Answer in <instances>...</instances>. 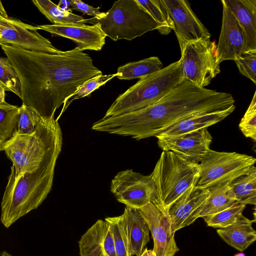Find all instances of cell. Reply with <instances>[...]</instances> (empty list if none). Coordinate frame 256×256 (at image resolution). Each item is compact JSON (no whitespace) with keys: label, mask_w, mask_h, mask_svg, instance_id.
<instances>
[{"label":"cell","mask_w":256,"mask_h":256,"mask_svg":"<svg viewBox=\"0 0 256 256\" xmlns=\"http://www.w3.org/2000/svg\"><path fill=\"white\" fill-rule=\"evenodd\" d=\"M162 68V63L157 56L126 64L118 68L116 76L120 80H130L140 78L156 72Z\"/></svg>","instance_id":"25"},{"label":"cell","mask_w":256,"mask_h":256,"mask_svg":"<svg viewBox=\"0 0 256 256\" xmlns=\"http://www.w3.org/2000/svg\"><path fill=\"white\" fill-rule=\"evenodd\" d=\"M222 27L216 44L220 63L226 60H234L246 50L244 34L230 9L222 0Z\"/></svg>","instance_id":"17"},{"label":"cell","mask_w":256,"mask_h":256,"mask_svg":"<svg viewBox=\"0 0 256 256\" xmlns=\"http://www.w3.org/2000/svg\"><path fill=\"white\" fill-rule=\"evenodd\" d=\"M184 81L180 59L140 78L120 94L104 117L118 116L148 106L162 98Z\"/></svg>","instance_id":"5"},{"label":"cell","mask_w":256,"mask_h":256,"mask_svg":"<svg viewBox=\"0 0 256 256\" xmlns=\"http://www.w3.org/2000/svg\"><path fill=\"white\" fill-rule=\"evenodd\" d=\"M234 105L232 96L184 81L156 103L144 108L94 122L92 129L139 140L156 136L174 124L199 114Z\"/></svg>","instance_id":"2"},{"label":"cell","mask_w":256,"mask_h":256,"mask_svg":"<svg viewBox=\"0 0 256 256\" xmlns=\"http://www.w3.org/2000/svg\"><path fill=\"white\" fill-rule=\"evenodd\" d=\"M41 119L32 108L22 104L18 107L16 133L27 134L33 132Z\"/></svg>","instance_id":"33"},{"label":"cell","mask_w":256,"mask_h":256,"mask_svg":"<svg viewBox=\"0 0 256 256\" xmlns=\"http://www.w3.org/2000/svg\"><path fill=\"white\" fill-rule=\"evenodd\" d=\"M59 154L48 158L35 171L18 177L15 176L12 166L1 203L0 221L6 228L36 209L46 198L52 188Z\"/></svg>","instance_id":"3"},{"label":"cell","mask_w":256,"mask_h":256,"mask_svg":"<svg viewBox=\"0 0 256 256\" xmlns=\"http://www.w3.org/2000/svg\"><path fill=\"white\" fill-rule=\"evenodd\" d=\"M0 16H1V15L0 14Z\"/></svg>","instance_id":"42"},{"label":"cell","mask_w":256,"mask_h":256,"mask_svg":"<svg viewBox=\"0 0 256 256\" xmlns=\"http://www.w3.org/2000/svg\"><path fill=\"white\" fill-rule=\"evenodd\" d=\"M148 224L156 256H174L180 250L167 212L156 202H150L138 210Z\"/></svg>","instance_id":"12"},{"label":"cell","mask_w":256,"mask_h":256,"mask_svg":"<svg viewBox=\"0 0 256 256\" xmlns=\"http://www.w3.org/2000/svg\"></svg>","instance_id":"43"},{"label":"cell","mask_w":256,"mask_h":256,"mask_svg":"<svg viewBox=\"0 0 256 256\" xmlns=\"http://www.w3.org/2000/svg\"><path fill=\"white\" fill-rule=\"evenodd\" d=\"M52 34L70 39L80 50H100L106 42V36L97 25L64 23L38 26Z\"/></svg>","instance_id":"15"},{"label":"cell","mask_w":256,"mask_h":256,"mask_svg":"<svg viewBox=\"0 0 256 256\" xmlns=\"http://www.w3.org/2000/svg\"><path fill=\"white\" fill-rule=\"evenodd\" d=\"M130 256H140L150 242L148 226L138 210L126 207L123 212Z\"/></svg>","instance_id":"19"},{"label":"cell","mask_w":256,"mask_h":256,"mask_svg":"<svg viewBox=\"0 0 256 256\" xmlns=\"http://www.w3.org/2000/svg\"><path fill=\"white\" fill-rule=\"evenodd\" d=\"M256 162L255 158L236 152L208 150L199 164L200 174L196 186L208 188L230 184L247 174Z\"/></svg>","instance_id":"8"},{"label":"cell","mask_w":256,"mask_h":256,"mask_svg":"<svg viewBox=\"0 0 256 256\" xmlns=\"http://www.w3.org/2000/svg\"><path fill=\"white\" fill-rule=\"evenodd\" d=\"M0 84L5 90L14 93L22 100L18 76L7 58L0 57Z\"/></svg>","instance_id":"31"},{"label":"cell","mask_w":256,"mask_h":256,"mask_svg":"<svg viewBox=\"0 0 256 256\" xmlns=\"http://www.w3.org/2000/svg\"><path fill=\"white\" fill-rule=\"evenodd\" d=\"M200 174L199 164L173 152L163 151L150 174L156 187L154 202L167 212L183 193L196 185Z\"/></svg>","instance_id":"6"},{"label":"cell","mask_w":256,"mask_h":256,"mask_svg":"<svg viewBox=\"0 0 256 256\" xmlns=\"http://www.w3.org/2000/svg\"><path fill=\"white\" fill-rule=\"evenodd\" d=\"M80 256H116L109 224L98 220L78 241Z\"/></svg>","instance_id":"18"},{"label":"cell","mask_w":256,"mask_h":256,"mask_svg":"<svg viewBox=\"0 0 256 256\" xmlns=\"http://www.w3.org/2000/svg\"><path fill=\"white\" fill-rule=\"evenodd\" d=\"M180 50L184 80L205 88L220 72L216 44L210 39L188 42Z\"/></svg>","instance_id":"9"},{"label":"cell","mask_w":256,"mask_h":256,"mask_svg":"<svg viewBox=\"0 0 256 256\" xmlns=\"http://www.w3.org/2000/svg\"><path fill=\"white\" fill-rule=\"evenodd\" d=\"M110 191L126 207L139 210L156 199L154 182L150 174L143 175L126 170L118 172L111 181Z\"/></svg>","instance_id":"10"},{"label":"cell","mask_w":256,"mask_h":256,"mask_svg":"<svg viewBox=\"0 0 256 256\" xmlns=\"http://www.w3.org/2000/svg\"><path fill=\"white\" fill-rule=\"evenodd\" d=\"M238 203L256 204V168L252 166L244 175L239 176L229 184Z\"/></svg>","instance_id":"24"},{"label":"cell","mask_w":256,"mask_h":256,"mask_svg":"<svg viewBox=\"0 0 256 256\" xmlns=\"http://www.w3.org/2000/svg\"><path fill=\"white\" fill-rule=\"evenodd\" d=\"M58 6L62 10L65 12H72V10L70 8V1L66 0H60Z\"/></svg>","instance_id":"37"},{"label":"cell","mask_w":256,"mask_h":256,"mask_svg":"<svg viewBox=\"0 0 256 256\" xmlns=\"http://www.w3.org/2000/svg\"><path fill=\"white\" fill-rule=\"evenodd\" d=\"M174 22L180 50L188 42L209 40L210 34L186 0H162Z\"/></svg>","instance_id":"13"},{"label":"cell","mask_w":256,"mask_h":256,"mask_svg":"<svg viewBox=\"0 0 256 256\" xmlns=\"http://www.w3.org/2000/svg\"><path fill=\"white\" fill-rule=\"evenodd\" d=\"M235 108L234 105L223 110L192 116L174 124L157 136H174L208 128L224 120L234 111Z\"/></svg>","instance_id":"21"},{"label":"cell","mask_w":256,"mask_h":256,"mask_svg":"<svg viewBox=\"0 0 256 256\" xmlns=\"http://www.w3.org/2000/svg\"><path fill=\"white\" fill-rule=\"evenodd\" d=\"M0 46L18 76L22 104L44 120L54 118L80 86L102 74L91 57L77 48L54 54Z\"/></svg>","instance_id":"1"},{"label":"cell","mask_w":256,"mask_h":256,"mask_svg":"<svg viewBox=\"0 0 256 256\" xmlns=\"http://www.w3.org/2000/svg\"><path fill=\"white\" fill-rule=\"evenodd\" d=\"M239 128L243 134L256 141V92L248 110L242 118Z\"/></svg>","instance_id":"34"},{"label":"cell","mask_w":256,"mask_h":256,"mask_svg":"<svg viewBox=\"0 0 256 256\" xmlns=\"http://www.w3.org/2000/svg\"><path fill=\"white\" fill-rule=\"evenodd\" d=\"M242 28L246 50H256V0H224Z\"/></svg>","instance_id":"20"},{"label":"cell","mask_w":256,"mask_h":256,"mask_svg":"<svg viewBox=\"0 0 256 256\" xmlns=\"http://www.w3.org/2000/svg\"><path fill=\"white\" fill-rule=\"evenodd\" d=\"M112 230L116 256H130L123 214L104 218Z\"/></svg>","instance_id":"29"},{"label":"cell","mask_w":256,"mask_h":256,"mask_svg":"<svg viewBox=\"0 0 256 256\" xmlns=\"http://www.w3.org/2000/svg\"><path fill=\"white\" fill-rule=\"evenodd\" d=\"M208 188L192 186L183 193L168 208L167 214L173 231L194 223L199 218L200 212L206 200Z\"/></svg>","instance_id":"16"},{"label":"cell","mask_w":256,"mask_h":256,"mask_svg":"<svg viewBox=\"0 0 256 256\" xmlns=\"http://www.w3.org/2000/svg\"><path fill=\"white\" fill-rule=\"evenodd\" d=\"M62 144V130L54 117L41 119L30 134L16 132L4 144L3 150L12 162L15 176L18 177L35 171L48 158L60 154Z\"/></svg>","instance_id":"4"},{"label":"cell","mask_w":256,"mask_h":256,"mask_svg":"<svg viewBox=\"0 0 256 256\" xmlns=\"http://www.w3.org/2000/svg\"><path fill=\"white\" fill-rule=\"evenodd\" d=\"M18 110L6 102L0 104V152L16 132Z\"/></svg>","instance_id":"27"},{"label":"cell","mask_w":256,"mask_h":256,"mask_svg":"<svg viewBox=\"0 0 256 256\" xmlns=\"http://www.w3.org/2000/svg\"><path fill=\"white\" fill-rule=\"evenodd\" d=\"M0 14L2 16H3L5 18H8V15L6 11L5 10L0 0Z\"/></svg>","instance_id":"40"},{"label":"cell","mask_w":256,"mask_h":256,"mask_svg":"<svg viewBox=\"0 0 256 256\" xmlns=\"http://www.w3.org/2000/svg\"><path fill=\"white\" fill-rule=\"evenodd\" d=\"M5 90L0 84V104L5 103Z\"/></svg>","instance_id":"39"},{"label":"cell","mask_w":256,"mask_h":256,"mask_svg":"<svg viewBox=\"0 0 256 256\" xmlns=\"http://www.w3.org/2000/svg\"><path fill=\"white\" fill-rule=\"evenodd\" d=\"M208 198L202 208L199 218L222 211L236 203L229 184H223L208 188Z\"/></svg>","instance_id":"23"},{"label":"cell","mask_w":256,"mask_h":256,"mask_svg":"<svg viewBox=\"0 0 256 256\" xmlns=\"http://www.w3.org/2000/svg\"><path fill=\"white\" fill-rule=\"evenodd\" d=\"M32 2L40 12L53 24H79L84 20L81 16L61 10L50 0H33Z\"/></svg>","instance_id":"28"},{"label":"cell","mask_w":256,"mask_h":256,"mask_svg":"<svg viewBox=\"0 0 256 256\" xmlns=\"http://www.w3.org/2000/svg\"><path fill=\"white\" fill-rule=\"evenodd\" d=\"M70 8L77 10L96 18H102L104 12L100 11V8H94L80 0H70Z\"/></svg>","instance_id":"36"},{"label":"cell","mask_w":256,"mask_h":256,"mask_svg":"<svg viewBox=\"0 0 256 256\" xmlns=\"http://www.w3.org/2000/svg\"><path fill=\"white\" fill-rule=\"evenodd\" d=\"M254 220H250L243 214L232 224L216 232L227 244L241 252L256 240V232L252 226Z\"/></svg>","instance_id":"22"},{"label":"cell","mask_w":256,"mask_h":256,"mask_svg":"<svg viewBox=\"0 0 256 256\" xmlns=\"http://www.w3.org/2000/svg\"><path fill=\"white\" fill-rule=\"evenodd\" d=\"M234 61L240 72L256 84V50L245 51Z\"/></svg>","instance_id":"35"},{"label":"cell","mask_w":256,"mask_h":256,"mask_svg":"<svg viewBox=\"0 0 256 256\" xmlns=\"http://www.w3.org/2000/svg\"><path fill=\"white\" fill-rule=\"evenodd\" d=\"M80 24L97 25L112 40H131L158 29V25L136 0H119L100 18L84 19Z\"/></svg>","instance_id":"7"},{"label":"cell","mask_w":256,"mask_h":256,"mask_svg":"<svg viewBox=\"0 0 256 256\" xmlns=\"http://www.w3.org/2000/svg\"><path fill=\"white\" fill-rule=\"evenodd\" d=\"M163 151H172L194 163L198 164L210 150L212 138L207 128L174 136H156Z\"/></svg>","instance_id":"14"},{"label":"cell","mask_w":256,"mask_h":256,"mask_svg":"<svg viewBox=\"0 0 256 256\" xmlns=\"http://www.w3.org/2000/svg\"><path fill=\"white\" fill-rule=\"evenodd\" d=\"M246 206L236 202L222 211L202 218L208 226L218 228H224L238 220L242 215Z\"/></svg>","instance_id":"30"},{"label":"cell","mask_w":256,"mask_h":256,"mask_svg":"<svg viewBox=\"0 0 256 256\" xmlns=\"http://www.w3.org/2000/svg\"><path fill=\"white\" fill-rule=\"evenodd\" d=\"M38 26L12 18L0 16V44H10L26 50L60 54L64 51L55 48L38 32Z\"/></svg>","instance_id":"11"},{"label":"cell","mask_w":256,"mask_h":256,"mask_svg":"<svg viewBox=\"0 0 256 256\" xmlns=\"http://www.w3.org/2000/svg\"><path fill=\"white\" fill-rule=\"evenodd\" d=\"M140 256H156V255L152 250H148L147 248H145Z\"/></svg>","instance_id":"38"},{"label":"cell","mask_w":256,"mask_h":256,"mask_svg":"<svg viewBox=\"0 0 256 256\" xmlns=\"http://www.w3.org/2000/svg\"><path fill=\"white\" fill-rule=\"evenodd\" d=\"M117 76V73L108 75L102 74L86 82L80 86L77 90L68 98L65 105L63 106L60 114L64 112L73 100L88 96L93 91L98 88L107 82Z\"/></svg>","instance_id":"32"},{"label":"cell","mask_w":256,"mask_h":256,"mask_svg":"<svg viewBox=\"0 0 256 256\" xmlns=\"http://www.w3.org/2000/svg\"><path fill=\"white\" fill-rule=\"evenodd\" d=\"M234 256H246L245 254L242 252H240L236 254Z\"/></svg>","instance_id":"41"},{"label":"cell","mask_w":256,"mask_h":256,"mask_svg":"<svg viewBox=\"0 0 256 256\" xmlns=\"http://www.w3.org/2000/svg\"><path fill=\"white\" fill-rule=\"evenodd\" d=\"M158 25V32L166 35L174 29V22L162 0H136Z\"/></svg>","instance_id":"26"}]
</instances>
